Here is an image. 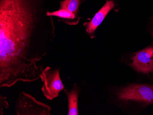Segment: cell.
<instances>
[{
    "label": "cell",
    "instance_id": "1",
    "mask_svg": "<svg viewBox=\"0 0 153 115\" xmlns=\"http://www.w3.org/2000/svg\"><path fill=\"white\" fill-rule=\"evenodd\" d=\"M51 107L37 100L29 93L21 92L15 105V112L18 115H51Z\"/></svg>",
    "mask_w": 153,
    "mask_h": 115
},
{
    "label": "cell",
    "instance_id": "2",
    "mask_svg": "<svg viewBox=\"0 0 153 115\" xmlns=\"http://www.w3.org/2000/svg\"><path fill=\"white\" fill-rule=\"evenodd\" d=\"M43 83L41 91L44 96L49 100H52L59 96L60 92L64 89L60 76L59 68L46 67L43 69L39 75Z\"/></svg>",
    "mask_w": 153,
    "mask_h": 115
},
{
    "label": "cell",
    "instance_id": "3",
    "mask_svg": "<svg viewBox=\"0 0 153 115\" xmlns=\"http://www.w3.org/2000/svg\"><path fill=\"white\" fill-rule=\"evenodd\" d=\"M117 96L120 100H135L151 104H153V86L131 85L118 91Z\"/></svg>",
    "mask_w": 153,
    "mask_h": 115
},
{
    "label": "cell",
    "instance_id": "4",
    "mask_svg": "<svg viewBox=\"0 0 153 115\" xmlns=\"http://www.w3.org/2000/svg\"><path fill=\"white\" fill-rule=\"evenodd\" d=\"M131 66L140 73H153V47L149 46L137 51L131 56Z\"/></svg>",
    "mask_w": 153,
    "mask_h": 115
},
{
    "label": "cell",
    "instance_id": "5",
    "mask_svg": "<svg viewBox=\"0 0 153 115\" xmlns=\"http://www.w3.org/2000/svg\"><path fill=\"white\" fill-rule=\"evenodd\" d=\"M115 6L114 0H106L105 5L96 13L93 19L89 22L83 24L86 32L91 38L95 37L96 29L103 22L108 13L114 8Z\"/></svg>",
    "mask_w": 153,
    "mask_h": 115
},
{
    "label": "cell",
    "instance_id": "6",
    "mask_svg": "<svg viewBox=\"0 0 153 115\" xmlns=\"http://www.w3.org/2000/svg\"><path fill=\"white\" fill-rule=\"evenodd\" d=\"M80 91L79 88L76 84L70 91L64 89L63 92L68 98V115H79L78 101Z\"/></svg>",
    "mask_w": 153,
    "mask_h": 115
},
{
    "label": "cell",
    "instance_id": "7",
    "mask_svg": "<svg viewBox=\"0 0 153 115\" xmlns=\"http://www.w3.org/2000/svg\"><path fill=\"white\" fill-rule=\"evenodd\" d=\"M47 15L57 17L59 21H62L69 25L76 24L80 20L79 16H76L74 13L64 9H59L53 12L49 11Z\"/></svg>",
    "mask_w": 153,
    "mask_h": 115
},
{
    "label": "cell",
    "instance_id": "8",
    "mask_svg": "<svg viewBox=\"0 0 153 115\" xmlns=\"http://www.w3.org/2000/svg\"><path fill=\"white\" fill-rule=\"evenodd\" d=\"M85 0H63L60 1L59 9H64L74 13L76 16L78 15L80 6Z\"/></svg>",
    "mask_w": 153,
    "mask_h": 115
},
{
    "label": "cell",
    "instance_id": "9",
    "mask_svg": "<svg viewBox=\"0 0 153 115\" xmlns=\"http://www.w3.org/2000/svg\"><path fill=\"white\" fill-rule=\"evenodd\" d=\"M2 99L3 100V104H2L3 107L0 109V115H3V110L4 108H7L8 107V104L7 101L6 100V97H2Z\"/></svg>",
    "mask_w": 153,
    "mask_h": 115
},
{
    "label": "cell",
    "instance_id": "10",
    "mask_svg": "<svg viewBox=\"0 0 153 115\" xmlns=\"http://www.w3.org/2000/svg\"><path fill=\"white\" fill-rule=\"evenodd\" d=\"M150 33L153 39V26H152V28H151V30H150Z\"/></svg>",
    "mask_w": 153,
    "mask_h": 115
}]
</instances>
